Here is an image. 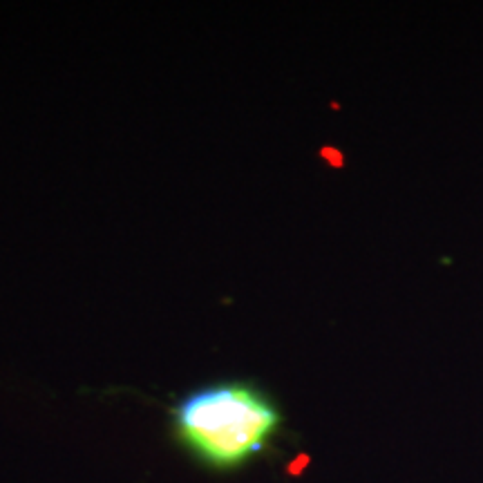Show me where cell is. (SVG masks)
Returning a JSON list of instances; mask_svg holds the SVG:
<instances>
[{
    "label": "cell",
    "mask_w": 483,
    "mask_h": 483,
    "mask_svg": "<svg viewBox=\"0 0 483 483\" xmlns=\"http://www.w3.org/2000/svg\"><path fill=\"white\" fill-rule=\"evenodd\" d=\"M179 441L215 468H235L262 452L280 425V412L260 389L219 382L186 396L172 412Z\"/></svg>",
    "instance_id": "1"
}]
</instances>
